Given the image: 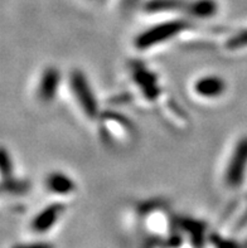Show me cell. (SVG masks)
Here are the masks:
<instances>
[{
	"mask_svg": "<svg viewBox=\"0 0 247 248\" xmlns=\"http://www.w3.org/2000/svg\"><path fill=\"white\" fill-rule=\"evenodd\" d=\"M46 188L49 193L60 197H68L76 192V182L65 171H52L46 178Z\"/></svg>",
	"mask_w": 247,
	"mask_h": 248,
	"instance_id": "52a82bcc",
	"label": "cell"
},
{
	"mask_svg": "<svg viewBox=\"0 0 247 248\" xmlns=\"http://www.w3.org/2000/svg\"><path fill=\"white\" fill-rule=\"evenodd\" d=\"M63 213H65V205L62 203H53L44 207L32 220V231H34L35 233L48 232L58 223Z\"/></svg>",
	"mask_w": 247,
	"mask_h": 248,
	"instance_id": "8992f818",
	"label": "cell"
},
{
	"mask_svg": "<svg viewBox=\"0 0 247 248\" xmlns=\"http://www.w3.org/2000/svg\"><path fill=\"white\" fill-rule=\"evenodd\" d=\"M68 86L73 100L83 116L88 120L99 119L102 111L100 110L99 100L86 75L80 69H73L68 76Z\"/></svg>",
	"mask_w": 247,
	"mask_h": 248,
	"instance_id": "7a4b0ae2",
	"label": "cell"
},
{
	"mask_svg": "<svg viewBox=\"0 0 247 248\" xmlns=\"http://www.w3.org/2000/svg\"><path fill=\"white\" fill-rule=\"evenodd\" d=\"M96 1H99V0H96Z\"/></svg>",
	"mask_w": 247,
	"mask_h": 248,
	"instance_id": "7c38bea8",
	"label": "cell"
},
{
	"mask_svg": "<svg viewBox=\"0 0 247 248\" xmlns=\"http://www.w3.org/2000/svg\"><path fill=\"white\" fill-rule=\"evenodd\" d=\"M218 13V4L216 0H191L188 4L187 16L192 20H206Z\"/></svg>",
	"mask_w": 247,
	"mask_h": 248,
	"instance_id": "9c48e42d",
	"label": "cell"
},
{
	"mask_svg": "<svg viewBox=\"0 0 247 248\" xmlns=\"http://www.w3.org/2000/svg\"><path fill=\"white\" fill-rule=\"evenodd\" d=\"M188 0H148L144 10L148 14H174L183 13L187 16Z\"/></svg>",
	"mask_w": 247,
	"mask_h": 248,
	"instance_id": "ba28073f",
	"label": "cell"
},
{
	"mask_svg": "<svg viewBox=\"0 0 247 248\" xmlns=\"http://www.w3.org/2000/svg\"><path fill=\"white\" fill-rule=\"evenodd\" d=\"M192 90L202 100H218L227 91V82L218 75H204L193 82Z\"/></svg>",
	"mask_w": 247,
	"mask_h": 248,
	"instance_id": "5b68a950",
	"label": "cell"
},
{
	"mask_svg": "<svg viewBox=\"0 0 247 248\" xmlns=\"http://www.w3.org/2000/svg\"><path fill=\"white\" fill-rule=\"evenodd\" d=\"M225 47L229 50H240L247 48V28L230 35L226 41Z\"/></svg>",
	"mask_w": 247,
	"mask_h": 248,
	"instance_id": "30bf717a",
	"label": "cell"
},
{
	"mask_svg": "<svg viewBox=\"0 0 247 248\" xmlns=\"http://www.w3.org/2000/svg\"><path fill=\"white\" fill-rule=\"evenodd\" d=\"M192 22L188 18H178L175 16L173 19L163 20V22L155 23L150 25L149 28L140 31L134 38V47L138 50H149L158 48L160 46L174 41L181 33L191 29Z\"/></svg>",
	"mask_w": 247,
	"mask_h": 248,
	"instance_id": "6da1fadb",
	"label": "cell"
},
{
	"mask_svg": "<svg viewBox=\"0 0 247 248\" xmlns=\"http://www.w3.org/2000/svg\"><path fill=\"white\" fill-rule=\"evenodd\" d=\"M62 75L60 69L54 66H48L43 69L38 77L35 86V96L42 104H50L56 100L60 92Z\"/></svg>",
	"mask_w": 247,
	"mask_h": 248,
	"instance_id": "277c9868",
	"label": "cell"
},
{
	"mask_svg": "<svg viewBox=\"0 0 247 248\" xmlns=\"http://www.w3.org/2000/svg\"><path fill=\"white\" fill-rule=\"evenodd\" d=\"M247 176V135L236 141L223 169V183L230 189H237Z\"/></svg>",
	"mask_w": 247,
	"mask_h": 248,
	"instance_id": "3957f363",
	"label": "cell"
},
{
	"mask_svg": "<svg viewBox=\"0 0 247 248\" xmlns=\"http://www.w3.org/2000/svg\"><path fill=\"white\" fill-rule=\"evenodd\" d=\"M12 248H54L52 243L48 242H28V243H18L14 245Z\"/></svg>",
	"mask_w": 247,
	"mask_h": 248,
	"instance_id": "8fae6325",
	"label": "cell"
}]
</instances>
